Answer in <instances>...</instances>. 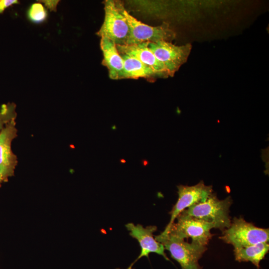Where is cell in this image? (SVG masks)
I'll use <instances>...</instances> for the list:
<instances>
[{
    "mask_svg": "<svg viewBox=\"0 0 269 269\" xmlns=\"http://www.w3.org/2000/svg\"><path fill=\"white\" fill-rule=\"evenodd\" d=\"M17 136L15 119L12 120L0 132V180L5 182L12 176L17 164L16 155L11 149V143Z\"/></svg>",
    "mask_w": 269,
    "mask_h": 269,
    "instance_id": "obj_9",
    "label": "cell"
},
{
    "mask_svg": "<svg viewBox=\"0 0 269 269\" xmlns=\"http://www.w3.org/2000/svg\"><path fill=\"white\" fill-rule=\"evenodd\" d=\"M105 17L103 23L96 34L113 41L117 46L127 44L130 28L123 14V2L119 0H106L104 1Z\"/></svg>",
    "mask_w": 269,
    "mask_h": 269,
    "instance_id": "obj_2",
    "label": "cell"
},
{
    "mask_svg": "<svg viewBox=\"0 0 269 269\" xmlns=\"http://www.w3.org/2000/svg\"><path fill=\"white\" fill-rule=\"evenodd\" d=\"M100 48L103 56L102 64L108 69L110 78L122 79L124 61L116 44L106 37H101Z\"/></svg>",
    "mask_w": 269,
    "mask_h": 269,
    "instance_id": "obj_12",
    "label": "cell"
},
{
    "mask_svg": "<svg viewBox=\"0 0 269 269\" xmlns=\"http://www.w3.org/2000/svg\"><path fill=\"white\" fill-rule=\"evenodd\" d=\"M16 105L13 103L3 104L0 110V131L12 120L15 119Z\"/></svg>",
    "mask_w": 269,
    "mask_h": 269,
    "instance_id": "obj_16",
    "label": "cell"
},
{
    "mask_svg": "<svg viewBox=\"0 0 269 269\" xmlns=\"http://www.w3.org/2000/svg\"><path fill=\"white\" fill-rule=\"evenodd\" d=\"M178 198L170 214L168 224L162 232H166L178 215L189 207L205 201L213 193L212 186L206 185L203 181L193 186H177Z\"/></svg>",
    "mask_w": 269,
    "mask_h": 269,
    "instance_id": "obj_8",
    "label": "cell"
},
{
    "mask_svg": "<svg viewBox=\"0 0 269 269\" xmlns=\"http://www.w3.org/2000/svg\"><path fill=\"white\" fill-rule=\"evenodd\" d=\"M124 61L122 79H138L143 78L150 81L160 76L151 68L134 57L120 54Z\"/></svg>",
    "mask_w": 269,
    "mask_h": 269,
    "instance_id": "obj_13",
    "label": "cell"
},
{
    "mask_svg": "<svg viewBox=\"0 0 269 269\" xmlns=\"http://www.w3.org/2000/svg\"><path fill=\"white\" fill-rule=\"evenodd\" d=\"M1 183H2L1 181L0 180V185Z\"/></svg>",
    "mask_w": 269,
    "mask_h": 269,
    "instance_id": "obj_19",
    "label": "cell"
},
{
    "mask_svg": "<svg viewBox=\"0 0 269 269\" xmlns=\"http://www.w3.org/2000/svg\"><path fill=\"white\" fill-rule=\"evenodd\" d=\"M123 12L131 30L127 45L160 41L171 42L176 37V33L167 22H164L159 25L152 26L137 20L127 11L125 7Z\"/></svg>",
    "mask_w": 269,
    "mask_h": 269,
    "instance_id": "obj_6",
    "label": "cell"
},
{
    "mask_svg": "<svg viewBox=\"0 0 269 269\" xmlns=\"http://www.w3.org/2000/svg\"><path fill=\"white\" fill-rule=\"evenodd\" d=\"M169 229L162 234H168L183 239L190 238L192 242L207 246L213 234L211 230L215 228L213 224L190 216L183 212L180 213Z\"/></svg>",
    "mask_w": 269,
    "mask_h": 269,
    "instance_id": "obj_5",
    "label": "cell"
},
{
    "mask_svg": "<svg viewBox=\"0 0 269 269\" xmlns=\"http://www.w3.org/2000/svg\"><path fill=\"white\" fill-rule=\"evenodd\" d=\"M120 54L135 58L156 72L161 78H167L169 74L161 62L148 47V42L117 46Z\"/></svg>",
    "mask_w": 269,
    "mask_h": 269,
    "instance_id": "obj_11",
    "label": "cell"
},
{
    "mask_svg": "<svg viewBox=\"0 0 269 269\" xmlns=\"http://www.w3.org/2000/svg\"><path fill=\"white\" fill-rule=\"evenodd\" d=\"M232 204L231 196L220 200L212 193L205 201L193 205L182 212L211 223L214 225L215 228L223 232L231 224L229 213Z\"/></svg>",
    "mask_w": 269,
    "mask_h": 269,
    "instance_id": "obj_1",
    "label": "cell"
},
{
    "mask_svg": "<svg viewBox=\"0 0 269 269\" xmlns=\"http://www.w3.org/2000/svg\"><path fill=\"white\" fill-rule=\"evenodd\" d=\"M126 227L129 231L130 235L137 240L141 248L140 253L133 264L142 257H148L150 253H156L162 256L166 260L169 261L164 252V246L153 237V233L157 229L156 226L144 227L140 224L134 225L129 223L126 225Z\"/></svg>",
    "mask_w": 269,
    "mask_h": 269,
    "instance_id": "obj_10",
    "label": "cell"
},
{
    "mask_svg": "<svg viewBox=\"0 0 269 269\" xmlns=\"http://www.w3.org/2000/svg\"><path fill=\"white\" fill-rule=\"evenodd\" d=\"M44 4L45 7L49 9L50 11H56L57 9V6L59 0H40Z\"/></svg>",
    "mask_w": 269,
    "mask_h": 269,
    "instance_id": "obj_17",
    "label": "cell"
},
{
    "mask_svg": "<svg viewBox=\"0 0 269 269\" xmlns=\"http://www.w3.org/2000/svg\"><path fill=\"white\" fill-rule=\"evenodd\" d=\"M220 239L234 248L261 243H268L269 229L259 228L246 221L242 217H235L230 227L223 232Z\"/></svg>",
    "mask_w": 269,
    "mask_h": 269,
    "instance_id": "obj_4",
    "label": "cell"
},
{
    "mask_svg": "<svg viewBox=\"0 0 269 269\" xmlns=\"http://www.w3.org/2000/svg\"><path fill=\"white\" fill-rule=\"evenodd\" d=\"M148 47L172 77L187 60L192 49L190 43L178 46L170 42H148Z\"/></svg>",
    "mask_w": 269,
    "mask_h": 269,
    "instance_id": "obj_7",
    "label": "cell"
},
{
    "mask_svg": "<svg viewBox=\"0 0 269 269\" xmlns=\"http://www.w3.org/2000/svg\"><path fill=\"white\" fill-rule=\"evenodd\" d=\"M18 3L17 0H0V14L8 7Z\"/></svg>",
    "mask_w": 269,
    "mask_h": 269,
    "instance_id": "obj_18",
    "label": "cell"
},
{
    "mask_svg": "<svg viewBox=\"0 0 269 269\" xmlns=\"http://www.w3.org/2000/svg\"><path fill=\"white\" fill-rule=\"evenodd\" d=\"M268 243H261L234 249L235 260L239 262H250L260 269V263L268 253Z\"/></svg>",
    "mask_w": 269,
    "mask_h": 269,
    "instance_id": "obj_14",
    "label": "cell"
},
{
    "mask_svg": "<svg viewBox=\"0 0 269 269\" xmlns=\"http://www.w3.org/2000/svg\"><path fill=\"white\" fill-rule=\"evenodd\" d=\"M154 238L179 264L181 269H202L199 261L207 251V246L192 241L189 243L168 234L161 233Z\"/></svg>",
    "mask_w": 269,
    "mask_h": 269,
    "instance_id": "obj_3",
    "label": "cell"
},
{
    "mask_svg": "<svg viewBox=\"0 0 269 269\" xmlns=\"http://www.w3.org/2000/svg\"><path fill=\"white\" fill-rule=\"evenodd\" d=\"M47 14V10L40 2H35L31 4L27 11L28 19L35 23H40L45 21Z\"/></svg>",
    "mask_w": 269,
    "mask_h": 269,
    "instance_id": "obj_15",
    "label": "cell"
}]
</instances>
